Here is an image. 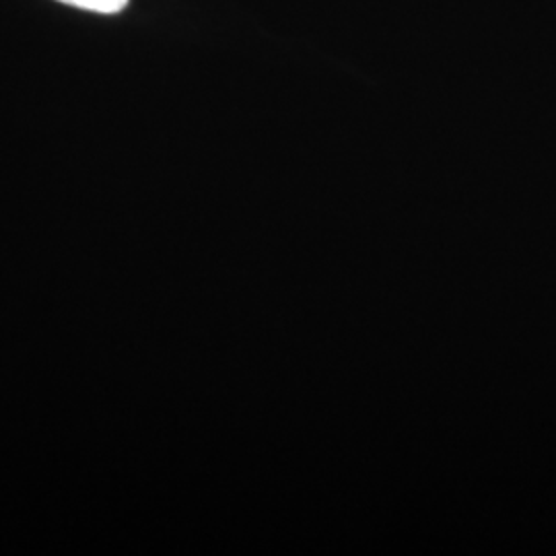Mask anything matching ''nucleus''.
<instances>
[{"label": "nucleus", "mask_w": 556, "mask_h": 556, "mask_svg": "<svg viewBox=\"0 0 556 556\" xmlns=\"http://www.w3.org/2000/svg\"><path fill=\"white\" fill-rule=\"evenodd\" d=\"M56 2L75 7V9H80V11H89V13L118 15L128 7L130 0H56Z\"/></svg>", "instance_id": "nucleus-1"}]
</instances>
